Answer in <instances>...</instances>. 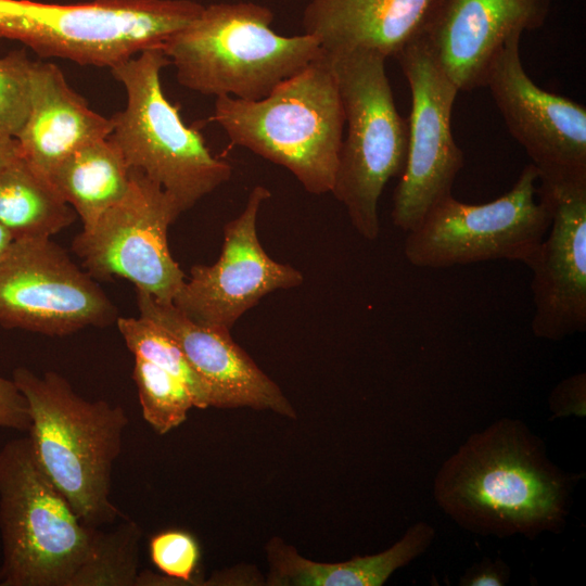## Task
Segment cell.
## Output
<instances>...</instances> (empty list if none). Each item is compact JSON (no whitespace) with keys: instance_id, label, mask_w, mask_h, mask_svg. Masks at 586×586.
Masks as SVG:
<instances>
[{"instance_id":"6da1fadb","label":"cell","mask_w":586,"mask_h":586,"mask_svg":"<svg viewBox=\"0 0 586 586\" xmlns=\"http://www.w3.org/2000/svg\"><path fill=\"white\" fill-rule=\"evenodd\" d=\"M577 477L553 464L543 441L518 419L472 434L441 467L434 499L480 535L535 538L563 528Z\"/></svg>"},{"instance_id":"7a4b0ae2","label":"cell","mask_w":586,"mask_h":586,"mask_svg":"<svg viewBox=\"0 0 586 586\" xmlns=\"http://www.w3.org/2000/svg\"><path fill=\"white\" fill-rule=\"evenodd\" d=\"M30 415L28 438L37 463L89 527L123 517L111 500L113 464L128 417L119 405L79 396L60 373L13 371Z\"/></svg>"},{"instance_id":"3957f363","label":"cell","mask_w":586,"mask_h":586,"mask_svg":"<svg viewBox=\"0 0 586 586\" xmlns=\"http://www.w3.org/2000/svg\"><path fill=\"white\" fill-rule=\"evenodd\" d=\"M209 119L231 144L286 168L307 192H331L345 119L332 60L324 50L260 100L217 97Z\"/></svg>"},{"instance_id":"277c9868","label":"cell","mask_w":586,"mask_h":586,"mask_svg":"<svg viewBox=\"0 0 586 586\" xmlns=\"http://www.w3.org/2000/svg\"><path fill=\"white\" fill-rule=\"evenodd\" d=\"M272 20V11L258 3H213L170 36L163 51L181 86L205 95L257 101L323 51L311 35L277 34Z\"/></svg>"},{"instance_id":"5b68a950","label":"cell","mask_w":586,"mask_h":586,"mask_svg":"<svg viewBox=\"0 0 586 586\" xmlns=\"http://www.w3.org/2000/svg\"><path fill=\"white\" fill-rule=\"evenodd\" d=\"M168 64L163 48H154L111 68L127 99L111 117L109 138L128 166L160 184L183 213L227 182L232 167L211 153L202 133L166 98L161 73Z\"/></svg>"},{"instance_id":"8992f818","label":"cell","mask_w":586,"mask_h":586,"mask_svg":"<svg viewBox=\"0 0 586 586\" xmlns=\"http://www.w3.org/2000/svg\"><path fill=\"white\" fill-rule=\"evenodd\" d=\"M328 53L347 127L331 193L355 230L374 241L379 200L405 167L408 125L396 109L382 54L361 49Z\"/></svg>"},{"instance_id":"52a82bcc","label":"cell","mask_w":586,"mask_h":586,"mask_svg":"<svg viewBox=\"0 0 586 586\" xmlns=\"http://www.w3.org/2000/svg\"><path fill=\"white\" fill-rule=\"evenodd\" d=\"M95 527L43 473L28 436L0 449V586H71Z\"/></svg>"},{"instance_id":"ba28073f","label":"cell","mask_w":586,"mask_h":586,"mask_svg":"<svg viewBox=\"0 0 586 586\" xmlns=\"http://www.w3.org/2000/svg\"><path fill=\"white\" fill-rule=\"evenodd\" d=\"M537 181L531 163L496 200L468 204L453 194L442 200L407 232L406 259L433 269L497 259L525 264L550 225L547 207L536 200Z\"/></svg>"},{"instance_id":"9c48e42d","label":"cell","mask_w":586,"mask_h":586,"mask_svg":"<svg viewBox=\"0 0 586 586\" xmlns=\"http://www.w3.org/2000/svg\"><path fill=\"white\" fill-rule=\"evenodd\" d=\"M180 214L160 184L131 168L125 196L78 233L72 249L93 279L124 278L169 304L186 281L167 243V230Z\"/></svg>"},{"instance_id":"30bf717a","label":"cell","mask_w":586,"mask_h":586,"mask_svg":"<svg viewBox=\"0 0 586 586\" xmlns=\"http://www.w3.org/2000/svg\"><path fill=\"white\" fill-rule=\"evenodd\" d=\"M116 306L50 238L12 241L0 257V326L49 336L118 319Z\"/></svg>"},{"instance_id":"8fae6325","label":"cell","mask_w":586,"mask_h":586,"mask_svg":"<svg viewBox=\"0 0 586 586\" xmlns=\"http://www.w3.org/2000/svg\"><path fill=\"white\" fill-rule=\"evenodd\" d=\"M397 58L411 93L407 157L395 188L391 213L395 227L408 232L442 200L451 195L463 154L451 131L459 89L441 68L423 37Z\"/></svg>"},{"instance_id":"7c38bea8","label":"cell","mask_w":586,"mask_h":586,"mask_svg":"<svg viewBox=\"0 0 586 586\" xmlns=\"http://www.w3.org/2000/svg\"><path fill=\"white\" fill-rule=\"evenodd\" d=\"M538 182L550 225L525 263L533 273L531 328L538 339L561 341L586 330V170L538 171Z\"/></svg>"},{"instance_id":"4fadbf2b","label":"cell","mask_w":586,"mask_h":586,"mask_svg":"<svg viewBox=\"0 0 586 586\" xmlns=\"http://www.w3.org/2000/svg\"><path fill=\"white\" fill-rule=\"evenodd\" d=\"M270 195L268 188L255 186L243 211L225 225L217 262L191 268L173 304L192 321L230 332L264 296L303 283L302 272L273 260L258 239V213Z\"/></svg>"},{"instance_id":"5bb4252c","label":"cell","mask_w":586,"mask_h":586,"mask_svg":"<svg viewBox=\"0 0 586 586\" xmlns=\"http://www.w3.org/2000/svg\"><path fill=\"white\" fill-rule=\"evenodd\" d=\"M521 36H511L496 53L483 86L538 171L586 170V109L530 78L520 56Z\"/></svg>"},{"instance_id":"9a60e30c","label":"cell","mask_w":586,"mask_h":586,"mask_svg":"<svg viewBox=\"0 0 586 586\" xmlns=\"http://www.w3.org/2000/svg\"><path fill=\"white\" fill-rule=\"evenodd\" d=\"M552 0H441L424 34L459 91L483 86L496 53L515 34L540 27Z\"/></svg>"},{"instance_id":"2e32d148","label":"cell","mask_w":586,"mask_h":586,"mask_svg":"<svg viewBox=\"0 0 586 586\" xmlns=\"http://www.w3.org/2000/svg\"><path fill=\"white\" fill-rule=\"evenodd\" d=\"M136 298L140 316L170 334L209 386L213 407H249L296 418L294 407L279 385L232 340L230 332L199 324L173 303H160L139 289Z\"/></svg>"},{"instance_id":"e0dca14e","label":"cell","mask_w":586,"mask_h":586,"mask_svg":"<svg viewBox=\"0 0 586 586\" xmlns=\"http://www.w3.org/2000/svg\"><path fill=\"white\" fill-rule=\"evenodd\" d=\"M112 119L91 110L53 63L31 61L29 110L15 137L22 156L48 178L79 148L107 138Z\"/></svg>"},{"instance_id":"ac0fdd59","label":"cell","mask_w":586,"mask_h":586,"mask_svg":"<svg viewBox=\"0 0 586 586\" xmlns=\"http://www.w3.org/2000/svg\"><path fill=\"white\" fill-rule=\"evenodd\" d=\"M441 0H310L304 33L327 52L371 50L396 56L423 36Z\"/></svg>"},{"instance_id":"d6986e66","label":"cell","mask_w":586,"mask_h":586,"mask_svg":"<svg viewBox=\"0 0 586 586\" xmlns=\"http://www.w3.org/2000/svg\"><path fill=\"white\" fill-rule=\"evenodd\" d=\"M434 535L435 531L430 524L418 522L386 550L336 563L304 558L294 546L280 537H272L265 548L269 564L267 585L381 586L397 569L424 552Z\"/></svg>"},{"instance_id":"ffe728a7","label":"cell","mask_w":586,"mask_h":586,"mask_svg":"<svg viewBox=\"0 0 586 586\" xmlns=\"http://www.w3.org/2000/svg\"><path fill=\"white\" fill-rule=\"evenodd\" d=\"M130 173L120 150L107 137L71 153L48 179L80 217L82 230H88L125 196Z\"/></svg>"},{"instance_id":"44dd1931","label":"cell","mask_w":586,"mask_h":586,"mask_svg":"<svg viewBox=\"0 0 586 586\" xmlns=\"http://www.w3.org/2000/svg\"><path fill=\"white\" fill-rule=\"evenodd\" d=\"M76 217L50 180L22 154L0 175V226L13 241L51 238Z\"/></svg>"},{"instance_id":"7402d4cb","label":"cell","mask_w":586,"mask_h":586,"mask_svg":"<svg viewBox=\"0 0 586 586\" xmlns=\"http://www.w3.org/2000/svg\"><path fill=\"white\" fill-rule=\"evenodd\" d=\"M141 536L142 530L131 520L107 532L95 527L88 557L71 586H135Z\"/></svg>"},{"instance_id":"603a6c76","label":"cell","mask_w":586,"mask_h":586,"mask_svg":"<svg viewBox=\"0 0 586 586\" xmlns=\"http://www.w3.org/2000/svg\"><path fill=\"white\" fill-rule=\"evenodd\" d=\"M117 328L133 356L141 357L179 379L193 396L195 408L213 407L209 386L188 361L178 343L152 320L118 317Z\"/></svg>"},{"instance_id":"cb8c5ba5","label":"cell","mask_w":586,"mask_h":586,"mask_svg":"<svg viewBox=\"0 0 586 586\" xmlns=\"http://www.w3.org/2000/svg\"><path fill=\"white\" fill-rule=\"evenodd\" d=\"M132 379L136 383L142 417L160 435L183 423L195 408L189 388L158 366L133 356Z\"/></svg>"},{"instance_id":"d4e9b609","label":"cell","mask_w":586,"mask_h":586,"mask_svg":"<svg viewBox=\"0 0 586 586\" xmlns=\"http://www.w3.org/2000/svg\"><path fill=\"white\" fill-rule=\"evenodd\" d=\"M30 65L24 50L0 58V136L15 138L26 120Z\"/></svg>"},{"instance_id":"484cf974","label":"cell","mask_w":586,"mask_h":586,"mask_svg":"<svg viewBox=\"0 0 586 586\" xmlns=\"http://www.w3.org/2000/svg\"><path fill=\"white\" fill-rule=\"evenodd\" d=\"M153 564L162 574L189 585L195 582L194 572L200 561V547L188 532L168 530L153 536L149 545Z\"/></svg>"},{"instance_id":"4316f807","label":"cell","mask_w":586,"mask_h":586,"mask_svg":"<svg viewBox=\"0 0 586 586\" xmlns=\"http://www.w3.org/2000/svg\"><path fill=\"white\" fill-rule=\"evenodd\" d=\"M549 406L557 418L586 415V374L577 373L560 382L549 397Z\"/></svg>"},{"instance_id":"83f0119b","label":"cell","mask_w":586,"mask_h":586,"mask_svg":"<svg viewBox=\"0 0 586 586\" xmlns=\"http://www.w3.org/2000/svg\"><path fill=\"white\" fill-rule=\"evenodd\" d=\"M0 426L27 431L30 415L25 396L15 382L0 375Z\"/></svg>"},{"instance_id":"f1b7e54d","label":"cell","mask_w":586,"mask_h":586,"mask_svg":"<svg viewBox=\"0 0 586 586\" xmlns=\"http://www.w3.org/2000/svg\"><path fill=\"white\" fill-rule=\"evenodd\" d=\"M510 577L509 566L500 559L484 558L470 566L459 579L461 586H504Z\"/></svg>"},{"instance_id":"f546056e","label":"cell","mask_w":586,"mask_h":586,"mask_svg":"<svg viewBox=\"0 0 586 586\" xmlns=\"http://www.w3.org/2000/svg\"><path fill=\"white\" fill-rule=\"evenodd\" d=\"M20 155L17 140L14 137L0 136V175Z\"/></svg>"},{"instance_id":"4dcf8cb0","label":"cell","mask_w":586,"mask_h":586,"mask_svg":"<svg viewBox=\"0 0 586 586\" xmlns=\"http://www.w3.org/2000/svg\"><path fill=\"white\" fill-rule=\"evenodd\" d=\"M12 241L10 234L0 226V257L8 250Z\"/></svg>"}]
</instances>
